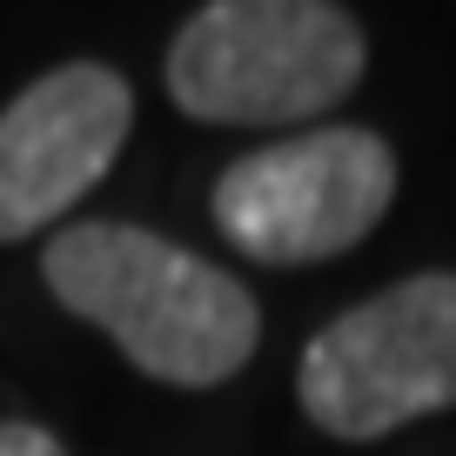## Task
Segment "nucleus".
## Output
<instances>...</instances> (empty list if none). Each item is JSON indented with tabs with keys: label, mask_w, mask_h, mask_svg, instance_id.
<instances>
[{
	"label": "nucleus",
	"mask_w": 456,
	"mask_h": 456,
	"mask_svg": "<svg viewBox=\"0 0 456 456\" xmlns=\"http://www.w3.org/2000/svg\"><path fill=\"white\" fill-rule=\"evenodd\" d=\"M296 403L336 443H376L456 410V275L423 269L322 322L302 349Z\"/></svg>",
	"instance_id": "obj_3"
},
{
	"label": "nucleus",
	"mask_w": 456,
	"mask_h": 456,
	"mask_svg": "<svg viewBox=\"0 0 456 456\" xmlns=\"http://www.w3.org/2000/svg\"><path fill=\"white\" fill-rule=\"evenodd\" d=\"M0 456H68L54 443V429H41V423H0Z\"/></svg>",
	"instance_id": "obj_6"
},
{
	"label": "nucleus",
	"mask_w": 456,
	"mask_h": 456,
	"mask_svg": "<svg viewBox=\"0 0 456 456\" xmlns=\"http://www.w3.org/2000/svg\"><path fill=\"white\" fill-rule=\"evenodd\" d=\"M61 309L114 336L142 376L175 389H215L256 356V296L208 256L134 222H74L41 248Z\"/></svg>",
	"instance_id": "obj_1"
},
{
	"label": "nucleus",
	"mask_w": 456,
	"mask_h": 456,
	"mask_svg": "<svg viewBox=\"0 0 456 456\" xmlns=\"http://www.w3.org/2000/svg\"><path fill=\"white\" fill-rule=\"evenodd\" d=\"M134 128V87L101 61H74L28 81L0 108V242L54 228Z\"/></svg>",
	"instance_id": "obj_5"
},
{
	"label": "nucleus",
	"mask_w": 456,
	"mask_h": 456,
	"mask_svg": "<svg viewBox=\"0 0 456 456\" xmlns=\"http://www.w3.org/2000/svg\"><path fill=\"white\" fill-rule=\"evenodd\" d=\"M362 81V28L329 0H208L168 47V101L222 128H296Z\"/></svg>",
	"instance_id": "obj_2"
},
{
	"label": "nucleus",
	"mask_w": 456,
	"mask_h": 456,
	"mask_svg": "<svg viewBox=\"0 0 456 456\" xmlns=\"http://www.w3.org/2000/svg\"><path fill=\"white\" fill-rule=\"evenodd\" d=\"M396 201V155L376 128H309L248 148L215 182V228L248 262L296 269L356 248Z\"/></svg>",
	"instance_id": "obj_4"
}]
</instances>
